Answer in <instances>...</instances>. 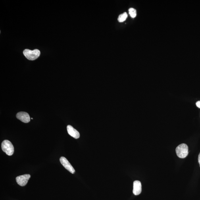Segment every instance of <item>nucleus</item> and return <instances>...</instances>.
<instances>
[{
	"label": "nucleus",
	"instance_id": "39448f33",
	"mask_svg": "<svg viewBox=\"0 0 200 200\" xmlns=\"http://www.w3.org/2000/svg\"><path fill=\"white\" fill-rule=\"evenodd\" d=\"M60 161L62 165L66 169L68 170L72 174L75 173V171L74 169L65 157H60Z\"/></svg>",
	"mask_w": 200,
	"mask_h": 200
},
{
	"label": "nucleus",
	"instance_id": "f03ea898",
	"mask_svg": "<svg viewBox=\"0 0 200 200\" xmlns=\"http://www.w3.org/2000/svg\"><path fill=\"white\" fill-rule=\"evenodd\" d=\"M24 55L29 60H33L37 59L40 56L41 53L38 49H36L33 51L26 49L23 52Z\"/></svg>",
	"mask_w": 200,
	"mask_h": 200
},
{
	"label": "nucleus",
	"instance_id": "f8f14e48",
	"mask_svg": "<svg viewBox=\"0 0 200 200\" xmlns=\"http://www.w3.org/2000/svg\"><path fill=\"white\" fill-rule=\"evenodd\" d=\"M198 162L200 166V153L198 156Z\"/></svg>",
	"mask_w": 200,
	"mask_h": 200
},
{
	"label": "nucleus",
	"instance_id": "6e6552de",
	"mask_svg": "<svg viewBox=\"0 0 200 200\" xmlns=\"http://www.w3.org/2000/svg\"><path fill=\"white\" fill-rule=\"evenodd\" d=\"M67 129L68 134H69L70 136L76 139H78L80 137V133L72 126L68 125L67 127Z\"/></svg>",
	"mask_w": 200,
	"mask_h": 200
},
{
	"label": "nucleus",
	"instance_id": "f257e3e1",
	"mask_svg": "<svg viewBox=\"0 0 200 200\" xmlns=\"http://www.w3.org/2000/svg\"><path fill=\"white\" fill-rule=\"evenodd\" d=\"M176 155L181 158H186L188 154V147L186 144H181L176 149Z\"/></svg>",
	"mask_w": 200,
	"mask_h": 200
},
{
	"label": "nucleus",
	"instance_id": "423d86ee",
	"mask_svg": "<svg viewBox=\"0 0 200 200\" xmlns=\"http://www.w3.org/2000/svg\"><path fill=\"white\" fill-rule=\"evenodd\" d=\"M16 118L22 122L27 123L30 122V117L26 112H21L16 114Z\"/></svg>",
	"mask_w": 200,
	"mask_h": 200
},
{
	"label": "nucleus",
	"instance_id": "0eeeda50",
	"mask_svg": "<svg viewBox=\"0 0 200 200\" xmlns=\"http://www.w3.org/2000/svg\"><path fill=\"white\" fill-rule=\"evenodd\" d=\"M142 192V185L141 182L139 181H135L133 182V193L135 195H138Z\"/></svg>",
	"mask_w": 200,
	"mask_h": 200
},
{
	"label": "nucleus",
	"instance_id": "20e7f679",
	"mask_svg": "<svg viewBox=\"0 0 200 200\" xmlns=\"http://www.w3.org/2000/svg\"><path fill=\"white\" fill-rule=\"evenodd\" d=\"M30 178V174H25L18 176L16 178V182L20 186H24L26 185Z\"/></svg>",
	"mask_w": 200,
	"mask_h": 200
},
{
	"label": "nucleus",
	"instance_id": "9b49d317",
	"mask_svg": "<svg viewBox=\"0 0 200 200\" xmlns=\"http://www.w3.org/2000/svg\"><path fill=\"white\" fill-rule=\"evenodd\" d=\"M196 105L198 108H200V101L197 102Z\"/></svg>",
	"mask_w": 200,
	"mask_h": 200
},
{
	"label": "nucleus",
	"instance_id": "7ed1b4c3",
	"mask_svg": "<svg viewBox=\"0 0 200 200\" xmlns=\"http://www.w3.org/2000/svg\"><path fill=\"white\" fill-rule=\"evenodd\" d=\"M1 147L3 151L7 155L11 156L14 154V147L12 143L9 141H4L2 143Z\"/></svg>",
	"mask_w": 200,
	"mask_h": 200
},
{
	"label": "nucleus",
	"instance_id": "9d476101",
	"mask_svg": "<svg viewBox=\"0 0 200 200\" xmlns=\"http://www.w3.org/2000/svg\"><path fill=\"white\" fill-rule=\"evenodd\" d=\"M129 14L131 17L134 18L136 16V11L134 8H131L129 10Z\"/></svg>",
	"mask_w": 200,
	"mask_h": 200
},
{
	"label": "nucleus",
	"instance_id": "1a4fd4ad",
	"mask_svg": "<svg viewBox=\"0 0 200 200\" xmlns=\"http://www.w3.org/2000/svg\"><path fill=\"white\" fill-rule=\"evenodd\" d=\"M127 17H128V14L126 12L120 14L118 18V21L120 22H123L126 20Z\"/></svg>",
	"mask_w": 200,
	"mask_h": 200
},
{
	"label": "nucleus",
	"instance_id": "ddd939ff",
	"mask_svg": "<svg viewBox=\"0 0 200 200\" xmlns=\"http://www.w3.org/2000/svg\"><path fill=\"white\" fill-rule=\"evenodd\" d=\"M31 119H33V118H31Z\"/></svg>",
	"mask_w": 200,
	"mask_h": 200
}]
</instances>
